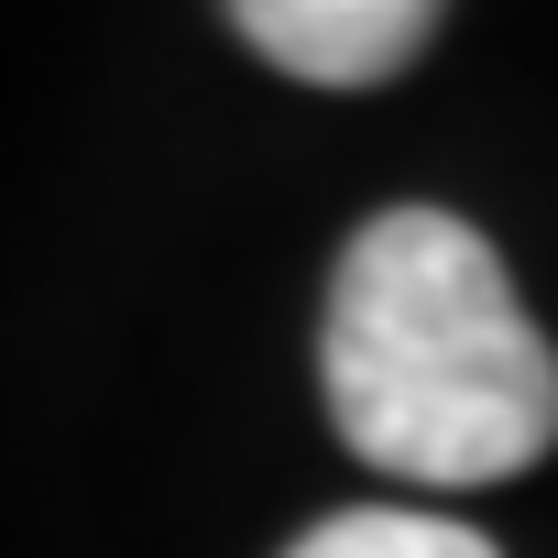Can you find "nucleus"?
Returning a JSON list of instances; mask_svg holds the SVG:
<instances>
[{
    "mask_svg": "<svg viewBox=\"0 0 558 558\" xmlns=\"http://www.w3.org/2000/svg\"><path fill=\"white\" fill-rule=\"evenodd\" d=\"M318 373L340 438L427 493L504 482L558 438V351L493 241L449 208H384L373 230H351Z\"/></svg>",
    "mask_w": 558,
    "mask_h": 558,
    "instance_id": "nucleus-1",
    "label": "nucleus"
},
{
    "mask_svg": "<svg viewBox=\"0 0 558 558\" xmlns=\"http://www.w3.org/2000/svg\"><path fill=\"white\" fill-rule=\"evenodd\" d=\"M449 0H230V23L263 66H286L307 88H373L395 77Z\"/></svg>",
    "mask_w": 558,
    "mask_h": 558,
    "instance_id": "nucleus-2",
    "label": "nucleus"
},
{
    "mask_svg": "<svg viewBox=\"0 0 558 558\" xmlns=\"http://www.w3.org/2000/svg\"><path fill=\"white\" fill-rule=\"evenodd\" d=\"M286 558H504L482 525L460 514H416V504H362V514H329L307 525Z\"/></svg>",
    "mask_w": 558,
    "mask_h": 558,
    "instance_id": "nucleus-3",
    "label": "nucleus"
}]
</instances>
